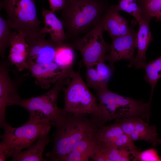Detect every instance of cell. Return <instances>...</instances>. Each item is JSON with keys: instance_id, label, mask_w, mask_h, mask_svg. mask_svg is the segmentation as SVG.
I'll return each mask as SVG.
<instances>
[{"instance_id": "cell-1", "label": "cell", "mask_w": 161, "mask_h": 161, "mask_svg": "<svg viewBox=\"0 0 161 161\" xmlns=\"http://www.w3.org/2000/svg\"><path fill=\"white\" fill-rule=\"evenodd\" d=\"M64 111L62 117L53 125L56 128L53 146L51 151L45 154L49 161H62L78 142L95 134L103 126L96 119L88 115Z\"/></svg>"}, {"instance_id": "cell-2", "label": "cell", "mask_w": 161, "mask_h": 161, "mask_svg": "<svg viewBox=\"0 0 161 161\" xmlns=\"http://www.w3.org/2000/svg\"><path fill=\"white\" fill-rule=\"evenodd\" d=\"M109 7L99 0L66 1L59 11L67 40L87 33L102 18Z\"/></svg>"}, {"instance_id": "cell-3", "label": "cell", "mask_w": 161, "mask_h": 161, "mask_svg": "<svg viewBox=\"0 0 161 161\" xmlns=\"http://www.w3.org/2000/svg\"><path fill=\"white\" fill-rule=\"evenodd\" d=\"M96 92L100 111L99 121L102 126L113 120L121 118L138 117L148 121L151 100L145 103L117 94L108 88Z\"/></svg>"}, {"instance_id": "cell-4", "label": "cell", "mask_w": 161, "mask_h": 161, "mask_svg": "<svg viewBox=\"0 0 161 161\" xmlns=\"http://www.w3.org/2000/svg\"><path fill=\"white\" fill-rule=\"evenodd\" d=\"M80 68L69 75L70 80L63 88L64 106L63 109L72 114L90 115L99 121L100 111L95 97L89 91L80 74Z\"/></svg>"}, {"instance_id": "cell-5", "label": "cell", "mask_w": 161, "mask_h": 161, "mask_svg": "<svg viewBox=\"0 0 161 161\" xmlns=\"http://www.w3.org/2000/svg\"><path fill=\"white\" fill-rule=\"evenodd\" d=\"M0 8L5 11L11 28L24 33L25 38L43 35L35 0H2Z\"/></svg>"}, {"instance_id": "cell-6", "label": "cell", "mask_w": 161, "mask_h": 161, "mask_svg": "<svg viewBox=\"0 0 161 161\" xmlns=\"http://www.w3.org/2000/svg\"><path fill=\"white\" fill-rule=\"evenodd\" d=\"M48 125L51 124L27 121L23 125L15 128L6 124L3 127L4 133L1 136L2 141L0 143V161H5L7 158L13 157L23 149L29 148L36 141L42 129Z\"/></svg>"}, {"instance_id": "cell-7", "label": "cell", "mask_w": 161, "mask_h": 161, "mask_svg": "<svg viewBox=\"0 0 161 161\" xmlns=\"http://www.w3.org/2000/svg\"><path fill=\"white\" fill-rule=\"evenodd\" d=\"M103 17L84 36L68 44L80 52L86 67L93 66L100 61H105L106 54L109 50L110 44L105 41L103 36Z\"/></svg>"}, {"instance_id": "cell-8", "label": "cell", "mask_w": 161, "mask_h": 161, "mask_svg": "<svg viewBox=\"0 0 161 161\" xmlns=\"http://www.w3.org/2000/svg\"><path fill=\"white\" fill-rule=\"evenodd\" d=\"M68 81L61 79L55 83L54 87L48 92L46 100L39 110L30 116L27 121L34 123H44L53 125L63 116L64 111L58 106L57 99L59 93L63 86L67 85Z\"/></svg>"}, {"instance_id": "cell-9", "label": "cell", "mask_w": 161, "mask_h": 161, "mask_svg": "<svg viewBox=\"0 0 161 161\" xmlns=\"http://www.w3.org/2000/svg\"><path fill=\"white\" fill-rule=\"evenodd\" d=\"M115 121L120 126L124 133L134 141L143 140L150 143L154 146L161 144L157 137V128L150 126L144 120L138 117L121 118Z\"/></svg>"}, {"instance_id": "cell-10", "label": "cell", "mask_w": 161, "mask_h": 161, "mask_svg": "<svg viewBox=\"0 0 161 161\" xmlns=\"http://www.w3.org/2000/svg\"><path fill=\"white\" fill-rule=\"evenodd\" d=\"M6 63L1 62L0 64V126L3 128L7 124L5 116L7 107L10 105H18L21 99L10 76Z\"/></svg>"}, {"instance_id": "cell-11", "label": "cell", "mask_w": 161, "mask_h": 161, "mask_svg": "<svg viewBox=\"0 0 161 161\" xmlns=\"http://www.w3.org/2000/svg\"><path fill=\"white\" fill-rule=\"evenodd\" d=\"M137 34L131 29L127 34L112 39L109 54L106 55L105 59L110 66L114 68V63L120 60H126L130 62L133 60L137 48Z\"/></svg>"}, {"instance_id": "cell-12", "label": "cell", "mask_w": 161, "mask_h": 161, "mask_svg": "<svg viewBox=\"0 0 161 161\" xmlns=\"http://www.w3.org/2000/svg\"><path fill=\"white\" fill-rule=\"evenodd\" d=\"M44 37V35H40L25 38L29 47L28 65L54 62L56 50L60 45Z\"/></svg>"}, {"instance_id": "cell-13", "label": "cell", "mask_w": 161, "mask_h": 161, "mask_svg": "<svg viewBox=\"0 0 161 161\" xmlns=\"http://www.w3.org/2000/svg\"><path fill=\"white\" fill-rule=\"evenodd\" d=\"M27 69L35 78V83L44 89H48L51 84L55 83L63 78L69 77L54 61L30 64Z\"/></svg>"}, {"instance_id": "cell-14", "label": "cell", "mask_w": 161, "mask_h": 161, "mask_svg": "<svg viewBox=\"0 0 161 161\" xmlns=\"http://www.w3.org/2000/svg\"><path fill=\"white\" fill-rule=\"evenodd\" d=\"M151 19L143 14L138 22L139 29L137 33V53L136 57L128 64L129 67L133 66L136 69L144 68L146 64V52L153 39L149 24Z\"/></svg>"}, {"instance_id": "cell-15", "label": "cell", "mask_w": 161, "mask_h": 161, "mask_svg": "<svg viewBox=\"0 0 161 161\" xmlns=\"http://www.w3.org/2000/svg\"><path fill=\"white\" fill-rule=\"evenodd\" d=\"M10 47L8 62L15 66L18 71L27 69L29 47L24 34L16 31L13 32Z\"/></svg>"}, {"instance_id": "cell-16", "label": "cell", "mask_w": 161, "mask_h": 161, "mask_svg": "<svg viewBox=\"0 0 161 161\" xmlns=\"http://www.w3.org/2000/svg\"><path fill=\"white\" fill-rule=\"evenodd\" d=\"M51 125L45 126L41 131L37 139L27 150L22 151L12 157L13 161H45L43 157L46 146L49 143V132Z\"/></svg>"}, {"instance_id": "cell-17", "label": "cell", "mask_w": 161, "mask_h": 161, "mask_svg": "<svg viewBox=\"0 0 161 161\" xmlns=\"http://www.w3.org/2000/svg\"><path fill=\"white\" fill-rule=\"evenodd\" d=\"M55 12L42 8V16L44 26L41 29V33L45 36L47 33L49 34L50 39L52 41L58 44L62 45L66 43V36L63 24Z\"/></svg>"}, {"instance_id": "cell-18", "label": "cell", "mask_w": 161, "mask_h": 161, "mask_svg": "<svg viewBox=\"0 0 161 161\" xmlns=\"http://www.w3.org/2000/svg\"><path fill=\"white\" fill-rule=\"evenodd\" d=\"M96 134L78 142L62 161H87L92 159L100 148Z\"/></svg>"}, {"instance_id": "cell-19", "label": "cell", "mask_w": 161, "mask_h": 161, "mask_svg": "<svg viewBox=\"0 0 161 161\" xmlns=\"http://www.w3.org/2000/svg\"><path fill=\"white\" fill-rule=\"evenodd\" d=\"M73 49L67 43L59 45L56 50L54 60L68 75L73 69L72 66L75 57Z\"/></svg>"}, {"instance_id": "cell-20", "label": "cell", "mask_w": 161, "mask_h": 161, "mask_svg": "<svg viewBox=\"0 0 161 161\" xmlns=\"http://www.w3.org/2000/svg\"><path fill=\"white\" fill-rule=\"evenodd\" d=\"M100 150L107 161L131 160V151L129 148L117 147L111 145L99 143Z\"/></svg>"}, {"instance_id": "cell-21", "label": "cell", "mask_w": 161, "mask_h": 161, "mask_svg": "<svg viewBox=\"0 0 161 161\" xmlns=\"http://www.w3.org/2000/svg\"><path fill=\"white\" fill-rule=\"evenodd\" d=\"M143 68L145 72L144 79L151 86L150 98H152L156 84L161 78V56L146 63Z\"/></svg>"}, {"instance_id": "cell-22", "label": "cell", "mask_w": 161, "mask_h": 161, "mask_svg": "<svg viewBox=\"0 0 161 161\" xmlns=\"http://www.w3.org/2000/svg\"><path fill=\"white\" fill-rule=\"evenodd\" d=\"M124 133L120 126L115 121L112 125L99 128L96 136L99 143L110 144Z\"/></svg>"}, {"instance_id": "cell-23", "label": "cell", "mask_w": 161, "mask_h": 161, "mask_svg": "<svg viewBox=\"0 0 161 161\" xmlns=\"http://www.w3.org/2000/svg\"><path fill=\"white\" fill-rule=\"evenodd\" d=\"M116 10L115 5L109 7L103 19L104 30L108 32L112 39L121 36L120 24L115 16Z\"/></svg>"}, {"instance_id": "cell-24", "label": "cell", "mask_w": 161, "mask_h": 161, "mask_svg": "<svg viewBox=\"0 0 161 161\" xmlns=\"http://www.w3.org/2000/svg\"><path fill=\"white\" fill-rule=\"evenodd\" d=\"M11 27L7 20L0 16V55L4 58L5 52L10 47L12 39L13 32L11 30Z\"/></svg>"}, {"instance_id": "cell-25", "label": "cell", "mask_w": 161, "mask_h": 161, "mask_svg": "<svg viewBox=\"0 0 161 161\" xmlns=\"http://www.w3.org/2000/svg\"><path fill=\"white\" fill-rule=\"evenodd\" d=\"M85 77L86 85L94 89L96 91L107 88L100 78L96 69L93 66L86 67Z\"/></svg>"}, {"instance_id": "cell-26", "label": "cell", "mask_w": 161, "mask_h": 161, "mask_svg": "<svg viewBox=\"0 0 161 161\" xmlns=\"http://www.w3.org/2000/svg\"><path fill=\"white\" fill-rule=\"evenodd\" d=\"M115 7L119 11H124L132 16L138 22L143 15L142 10L137 2H131L126 0H119Z\"/></svg>"}, {"instance_id": "cell-27", "label": "cell", "mask_w": 161, "mask_h": 161, "mask_svg": "<svg viewBox=\"0 0 161 161\" xmlns=\"http://www.w3.org/2000/svg\"><path fill=\"white\" fill-rule=\"evenodd\" d=\"M141 150L131 151V161H161V156L154 148L141 151Z\"/></svg>"}, {"instance_id": "cell-28", "label": "cell", "mask_w": 161, "mask_h": 161, "mask_svg": "<svg viewBox=\"0 0 161 161\" xmlns=\"http://www.w3.org/2000/svg\"><path fill=\"white\" fill-rule=\"evenodd\" d=\"M139 6L144 15L156 18L161 12V0H152Z\"/></svg>"}, {"instance_id": "cell-29", "label": "cell", "mask_w": 161, "mask_h": 161, "mask_svg": "<svg viewBox=\"0 0 161 161\" xmlns=\"http://www.w3.org/2000/svg\"><path fill=\"white\" fill-rule=\"evenodd\" d=\"M96 69L103 83L106 86L110 79L114 70V68L107 65L105 61L98 62L96 65Z\"/></svg>"}, {"instance_id": "cell-30", "label": "cell", "mask_w": 161, "mask_h": 161, "mask_svg": "<svg viewBox=\"0 0 161 161\" xmlns=\"http://www.w3.org/2000/svg\"><path fill=\"white\" fill-rule=\"evenodd\" d=\"M134 142L126 134L124 133L118 137L112 143L108 144L114 146L129 148L131 151L141 150L134 144Z\"/></svg>"}, {"instance_id": "cell-31", "label": "cell", "mask_w": 161, "mask_h": 161, "mask_svg": "<svg viewBox=\"0 0 161 161\" xmlns=\"http://www.w3.org/2000/svg\"><path fill=\"white\" fill-rule=\"evenodd\" d=\"M119 12L117 9L115 16L120 24L121 35H123L129 33L131 29L129 28L126 20L120 15Z\"/></svg>"}, {"instance_id": "cell-32", "label": "cell", "mask_w": 161, "mask_h": 161, "mask_svg": "<svg viewBox=\"0 0 161 161\" xmlns=\"http://www.w3.org/2000/svg\"><path fill=\"white\" fill-rule=\"evenodd\" d=\"M51 10L53 11H59L64 6L66 0H48Z\"/></svg>"}, {"instance_id": "cell-33", "label": "cell", "mask_w": 161, "mask_h": 161, "mask_svg": "<svg viewBox=\"0 0 161 161\" xmlns=\"http://www.w3.org/2000/svg\"><path fill=\"white\" fill-rule=\"evenodd\" d=\"M152 0H137L139 5L145 3Z\"/></svg>"}, {"instance_id": "cell-34", "label": "cell", "mask_w": 161, "mask_h": 161, "mask_svg": "<svg viewBox=\"0 0 161 161\" xmlns=\"http://www.w3.org/2000/svg\"><path fill=\"white\" fill-rule=\"evenodd\" d=\"M156 18L157 21H161V12Z\"/></svg>"}, {"instance_id": "cell-35", "label": "cell", "mask_w": 161, "mask_h": 161, "mask_svg": "<svg viewBox=\"0 0 161 161\" xmlns=\"http://www.w3.org/2000/svg\"><path fill=\"white\" fill-rule=\"evenodd\" d=\"M67 0H66V1H67Z\"/></svg>"}, {"instance_id": "cell-36", "label": "cell", "mask_w": 161, "mask_h": 161, "mask_svg": "<svg viewBox=\"0 0 161 161\" xmlns=\"http://www.w3.org/2000/svg\"></svg>"}]
</instances>
